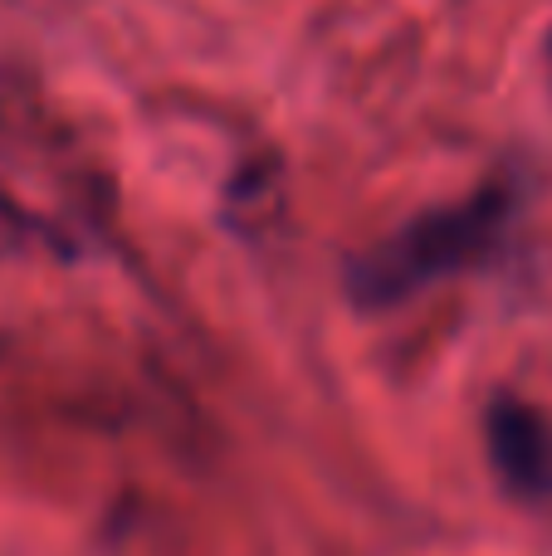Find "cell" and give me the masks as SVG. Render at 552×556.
Wrapping results in <instances>:
<instances>
[{"label":"cell","mask_w":552,"mask_h":556,"mask_svg":"<svg viewBox=\"0 0 552 556\" xmlns=\"http://www.w3.org/2000/svg\"><path fill=\"white\" fill-rule=\"evenodd\" d=\"M504 225H509V191H499V186H489V191L469 195L460 205H446V211H426L421 220L401 225L397 235H387L381 244L362 250L348 264L352 303L367 307V313L411 303L440 278L475 269L499 244Z\"/></svg>","instance_id":"cell-1"},{"label":"cell","mask_w":552,"mask_h":556,"mask_svg":"<svg viewBox=\"0 0 552 556\" xmlns=\"http://www.w3.org/2000/svg\"><path fill=\"white\" fill-rule=\"evenodd\" d=\"M485 430H489V459L504 473L509 489L524 493V498H543L552 489V430L543 415L534 405L504 395V401L489 405Z\"/></svg>","instance_id":"cell-2"}]
</instances>
